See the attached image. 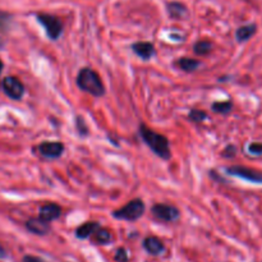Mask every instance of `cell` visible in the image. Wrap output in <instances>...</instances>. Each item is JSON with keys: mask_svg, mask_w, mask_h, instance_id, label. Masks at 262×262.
Masks as SVG:
<instances>
[{"mask_svg": "<svg viewBox=\"0 0 262 262\" xmlns=\"http://www.w3.org/2000/svg\"><path fill=\"white\" fill-rule=\"evenodd\" d=\"M227 173L229 174V176L238 177V178L252 182V183L262 184V174L253 170V169L246 168V166H239V165L229 166V168H227Z\"/></svg>", "mask_w": 262, "mask_h": 262, "instance_id": "8", "label": "cell"}, {"mask_svg": "<svg viewBox=\"0 0 262 262\" xmlns=\"http://www.w3.org/2000/svg\"><path fill=\"white\" fill-rule=\"evenodd\" d=\"M130 49L142 60H150L156 54L155 45L152 42H150V41H137V42H133L132 46H130Z\"/></svg>", "mask_w": 262, "mask_h": 262, "instance_id": "10", "label": "cell"}, {"mask_svg": "<svg viewBox=\"0 0 262 262\" xmlns=\"http://www.w3.org/2000/svg\"><path fill=\"white\" fill-rule=\"evenodd\" d=\"M138 132H140L141 138L144 140L145 144L150 147V150H151L156 156H159L160 159L162 160L171 159L170 144H169V140L166 136L151 129V128L147 127L145 123H140Z\"/></svg>", "mask_w": 262, "mask_h": 262, "instance_id": "1", "label": "cell"}, {"mask_svg": "<svg viewBox=\"0 0 262 262\" xmlns=\"http://www.w3.org/2000/svg\"><path fill=\"white\" fill-rule=\"evenodd\" d=\"M95 242L98 244H101V246H105V244H109L111 241H113V234L109 229L106 228H99L94 234Z\"/></svg>", "mask_w": 262, "mask_h": 262, "instance_id": "17", "label": "cell"}, {"mask_svg": "<svg viewBox=\"0 0 262 262\" xmlns=\"http://www.w3.org/2000/svg\"><path fill=\"white\" fill-rule=\"evenodd\" d=\"M142 247L151 256H160L165 251L164 242L155 235H149V237L145 238L144 242H142Z\"/></svg>", "mask_w": 262, "mask_h": 262, "instance_id": "12", "label": "cell"}, {"mask_svg": "<svg viewBox=\"0 0 262 262\" xmlns=\"http://www.w3.org/2000/svg\"><path fill=\"white\" fill-rule=\"evenodd\" d=\"M3 69H4V63L2 62V59H0V74H2Z\"/></svg>", "mask_w": 262, "mask_h": 262, "instance_id": "28", "label": "cell"}, {"mask_svg": "<svg viewBox=\"0 0 262 262\" xmlns=\"http://www.w3.org/2000/svg\"><path fill=\"white\" fill-rule=\"evenodd\" d=\"M74 124H76L77 133H78L81 137H86V136H89V133H90L89 125H87V123H86V120L83 119V116L77 115Z\"/></svg>", "mask_w": 262, "mask_h": 262, "instance_id": "21", "label": "cell"}, {"mask_svg": "<svg viewBox=\"0 0 262 262\" xmlns=\"http://www.w3.org/2000/svg\"><path fill=\"white\" fill-rule=\"evenodd\" d=\"M257 32V26L254 23H249V25L241 26L235 31V38L238 42H246L249 38L253 37Z\"/></svg>", "mask_w": 262, "mask_h": 262, "instance_id": "15", "label": "cell"}, {"mask_svg": "<svg viewBox=\"0 0 262 262\" xmlns=\"http://www.w3.org/2000/svg\"><path fill=\"white\" fill-rule=\"evenodd\" d=\"M2 90L9 99L14 101H19L25 96V84L18 77L8 76L2 81Z\"/></svg>", "mask_w": 262, "mask_h": 262, "instance_id": "5", "label": "cell"}, {"mask_svg": "<svg viewBox=\"0 0 262 262\" xmlns=\"http://www.w3.org/2000/svg\"><path fill=\"white\" fill-rule=\"evenodd\" d=\"M114 259L116 262H129V253H128V251L124 247H120V248H118L115 251Z\"/></svg>", "mask_w": 262, "mask_h": 262, "instance_id": "23", "label": "cell"}, {"mask_svg": "<svg viewBox=\"0 0 262 262\" xmlns=\"http://www.w3.org/2000/svg\"><path fill=\"white\" fill-rule=\"evenodd\" d=\"M12 23V16L7 12L0 11V31H7Z\"/></svg>", "mask_w": 262, "mask_h": 262, "instance_id": "22", "label": "cell"}, {"mask_svg": "<svg viewBox=\"0 0 262 262\" xmlns=\"http://www.w3.org/2000/svg\"><path fill=\"white\" fill-rule=\"evenodd\" d=\"M222 155L224 157H227V159H232V157H234L235 155H237V147H235L234 145H228V146L223 150Z\"/></svg>", "mask_w": 262, "mask_h": 262, "instance_id": "25", "label": "cell"}, {"mask_svg": "<svg viewBox=\"0 0 262 262\" xmlns=\"http://www.w3.org/2000/svg\"><path fill=\"white\" fill-rule=\"evenodd\" d=\"M62 207H60L58 203L54 202H48V203H43L38 207V217L42 219L43 222L46 223H50L52 224L53 222L59 219L62 216Z\"/></svg>", "mask_w": 262, "mask_h": 262, "instance_id": "9", "label": "cell"}, {"mask_svg": "<svg viewBox=\"0 0 262 262\" xmlns=\"http://www.w3.org/2000/svg\"><path fill=\"white\" fill-rule=\"evenodd\" d=\"M233 109V101L225 100V101H215L211 105V110L215 114H222V115H228Z\"/></svg>", "mask_w": 262, "mask_h": 262, "instance_id": "18", "label": "cell"}, {"mask_svg": "<svg viewBox=\"0 0 262 262\" xmlns=\"http://www.w3.org/2000/svg\"><path fill=\"white\" fill-rule=\"evenodd\" d=\"M22 262H46V261L41 258V257L33 256V254H26V256L22 258Z\"/></svg>", "mask_w": 262, "mask_h": 262, "instance_id": "26", "label": "cell"}, {"mask_svg": "<svg viewBox=\"0 0 262 262\" xmlns=\"http://www.w3.org/2000/svg\"><path fill=\"white\" fill-rule=\"evenodd\" d=\"M166 13L170 17L171 19H176V21H179V19H184L187 16H188V8L184 3L182 2H177V0H173V2H168L166 6Z\"/></svg>", "mask_w": 262, "mask_h": 262, "instance_id": "13", "label": "cell"}, {"mask_svg": "<svg viewBox=\"0 0 262 262\" xmlns=\"http://www.w3.org/2000/svg\"><path fill=\"white\" fill-rule=\"evenodd\" d=\"M25 225L28 232L35 235H40V237L48 235L52 230V224L43 222L40 217H30Z\"/></svg>", "mask_w": 262, "mask_h": 262, "instance_id": "11", "label": "cell"}, {"mask_svg": "<svg viewBox=\"0 0 262 262\" xmlns=\"http://www.w3.org/2000/svg\"><path fill=\"white\" fill-rule=\"evenodd\" d=\"M65 146L60 141H43L37 146L38 154L45 159L55 160L59 159L64 152Z\"/></svg>", "mask_w": 262, "mask_h": 262, "instance_id": "7", "label": "cell"}, {"mask_svg": "<svg viewBox=\"0 0 262 262\" xmlns=\"http://www.w3.org/2000/svg\"><path fill=\"white\" fill-rule=\"evenodd\" d=\"M76 82L79 90L92 95L95 98H101L105 95V86L103 83V79L100 74L92 68L84 67L79 69Z\"/></svg>", "mask_w": 262, "mask_h": 262, "instance_id": "2", "label": "cell"}, {"mask_svg": "<svg viewBox=\"0 0 262 262\" xmlns=\"http://www.w3.org/2000/svg\"><path fill=\"white\" fill-rule=\"evenodd\" d=\"M188 119L192 123L200 124V123H203L207 119V113L205 110H201V109H192V110H189Z\"/></svg>", "mask_w": 262, "mask_h": 262, "instance_id": "20", "label": "cell"}, {"mask_svg": "<svg viewBox=\"0 0 262 262\" xmlns=\"http://www.w3.org/2000/svg\"><path fill=\"white\" fill-rule=\"evenodd\" d=\"M146 211V205L141 198H135L125 203L123 207L113 211V217L116 220H125V222H136L144 216Z\"/></svg>", "mask_w": 262, "mask_h": 262, "instance_id": "3", "label": "cell"}, {"mask_svg": "<svg viewBox=\"0 0 262 262\" xmlns=\"http://www.w3.org/2000/svg\"><path fill=\"white\" fill-rule=\"evenodd\" d=\"M193 52L197 55H208L212 52V42L208 40H200L193 45Z\"/></svg>", "mask_w": 262, "mask_h": 262, "instance_id": "19", "label": "cell"}, {"mask_svg": "<svg viewBox=\"0 0 262 262\" xmlns=\"http://www.w3.org/2000/svg\"><path fill=\"white\" fill-rule=\"evenodd\" d=\"M6 257H7L6 248H4V247L2 246V243H0V258H6Z\"/></svg>", "mask_w": 262, "mask_h": 262, "instance_id": "27", "label": "cell"}, {"mask_svg": "<svg viewBox=\"0 0 262 262\" xmlns=\"http://www.w3.org/2000/svg\"><path fill=\"white\" fill-rule=\"evenodd\" d=\"M100 223L98 222H86L82 225H79L76 229V237L78 239H87L91 235L95 234V232L100 228Z\"/></svg>", "mask_w": 262, "mask_h": 262, "instance_id": "14", "label": "cell"}, {"mask_svg": "<svg viewBox=\"0 0 262 262\" xmlns=\"http://www.w3.org/2000/svg\"><path fill=\"white\" fill-rule=\"evenodd\" d=\"M178 65L186 73H192V72H196L202 65V63L197 59H193V58L183 57L178 59Z\"/></svg>", "mask_w": 262, "mask_h": 262, "instance_id": "16", "label": "cell"}, {"mask_svg": "<svg viewBox=\"0 0 262 262\" xmlns=\"http://www.w3.org/2000/svg\"><path fill=\"white\" fill-rule=\"evenodd\" d=\"M248 152L251 155H254V156L262 155V144H259V142H252V144H249Z\"/></svg>", "mask_w": 262, "mask_h": 262, "instance_id": "24", "label": "cell"}, {"mask_svg": "<svg viewBox=\"0 0 262 262\" xmlns=\"http://www.w3.org/2000/svg\"><path fill=\"white\" fill-rule=\"evenodd\" d=\"M36 19L42 26V28L46 32V36L50 40H59L60 36L63 35V31H64V25H63L62 19L59 17L49 13H37L36 14Z\"/></svg>", "mask_w": 262, "mask_h": 262, "instance_id": "4", "label": "cell"}, {"mask_svg": "<svg viewBox=\"0 0 262 262\" xmlns=\"http://www.w3.org/2000/svg\"><path fill=\"white\" fill-rule=\"evenodd\" d=\"M151 212L157 220L164 223H173L181 217L179 208L168 203H155L151 207Z\"/></svg>", "mask_w": 262, "mask_h": 262, "instance_id": "6", "label": "cell"}]
</instances>
